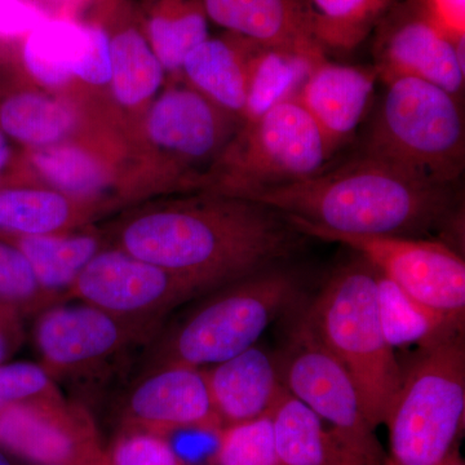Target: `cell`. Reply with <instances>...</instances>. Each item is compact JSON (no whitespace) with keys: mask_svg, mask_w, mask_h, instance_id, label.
<instances>
[{"mask_svg":"<svg viewBox=\"0 0 465 465\" xmlns=\"http://www.w3.org/2000/svg\"><path fill=\"white\" fill-rule=\"evenodd\" d=\"M304 237L273 208L215 191L139 211L115 235L118 249L211 291L287 258Z\"/></svg>","mask_w":465,"mask_h":465,"instance_id":"cell-1","label":"cell"},{"mask_svg":"<svg viewBox=\"0 0 465 465\" xmlns=\"http://www.w3.org/2000/svg\"><path fill=\"white\" fill-rule=\"evenodd\" d=\"M225 194L329 231L412 238L445 224L454 204L451 186L366 154L302 182Z\"/></svg>","mask_w":465,"mask_h":465,"instance_id":"cell-2","label":"cell"},{"mask_svg":"<svg viewBox=\"0 0 465 465\" xmlns=\"http://www.w3.org/2000/svg\"><path fill=\"white\" fill-rule=\"evenodd\" d=\"M304 317L351 375L370 428L385 424L403 371L382 332L375 269L366 260L341 269Z\"/></svg>","mask_w":465,"mask_h":465,"instance_id":"cell-3","label":"cell"},{"mask_svg":"<svg viewBox=\"0 0 465 465\" xmlns=\"http://www.w3.org/2000/svg\"><path fill=\"white\" fill-rule=\"evenodd\" d=\"M295 275L266 268L224 284L182 322L153 339L146 371L163 366L201 369L256 345L269 324L299 295Z\"/></svg>","mask_w":465,"mask_h":465,"instance_id":"cell-4","label":"cell"},{"mask_svg":"<svg viewBox=\"0 0 465 465\" xmlns=\"http://www.w3.org/2000/svg\"><path fill=\"white\" fill-rule=\"evenodd\" d=\"M465 416L464 330L421 348L385 424L390 455L384 465H442L458 450Z\"/></svg>","mask_w":465,"mask_h":465,"instance_id":"cell-5","label":"cell"},{"mask_svg":"<svg viewBox=\"0 0 465 465\" xmlns=\"http://www.w3.org/2000/svg\"><path fill=\"white\" fill-rule=\"evenodd\" d=\"M365 145V154L449 185L465 164L464 115L460 100L423 79L388 82Z\"/></svg>","mask_w":465,"mask_h":465,"instance_id":"cell-6","label":"cell"},{"mask_svg":"<svg viewBox=\"0 0 465 465\" xmlns=\"http://www.w3.org/2000/svg\"><path fill=\"white\" fill-rule=\"evenodd\" d=\"M336 150L296 100L243 124L216 168L213 189L234 193L302 182L326 170Z\"/></svg>","mask_w":465,"mask_h":465,"instance_id":"cell-7","label":"cell"},{"mask_svg":"<svg viewBox=\"0 0 465 465\" xmlns=\"http://www.w3.org/2000/svg\"><path fill=\"white\" fill-rule=\"evenodd\" d=\"M284 217L305 237L339 242L357 251L416 302L464 323L465 262L449 244L412 237L347 234Z\"/></svg>","mask_w":465,"mask_h":465,"instance_id":"cell-8","label":"cell"},{"mask_svg":"<svg viewBox=\"0 0 465 465\" xmlns=\"http://www.w3.org/2000/svg\"><path fill=\"white\" fill-rule=\"evenodd\" d=\"M207 292L211 290L197 281L114 247L101 250L88 262L67 290L66 299L161 331L171 311Z\"/></svg>","mask_w":465,"mask_h":465,"instance_id":"cell-9","label":"cell"},{"mask_svg":"<svg viewBox=\"0 0 465 465\" xmlns=\"http://www.w3.org/2000/svg\"><path fill=\"white\" fill-rule=\"evenodd\" d=\"M157 330L105 313L88 304L52 305L41 312L34 341L41 365L56 381L96 378L131 348L152 342Z\"/></svg>","mask_w":465,"mask_h":465,"instance_id":"cell-10","label":"cell"},{"mask_svg":"<svg viewBox=\"0 0 465 465\" xmlns=\"http://www.w3.org/2000/svg\"><path fill=\"white\" fill-rule=\"evenodd\" d=\"M280 367L283 387L327 421L339 439L353 448L381 451L367 424L356 385L305 317L293 330Z\"/></svg>","mask_w":465,"mask_h":465,"instance_id":"cell-11","label":"cell"},{"mask_svg":"<svg viewBox=\"0 0 465 465\" xmlns=\"http://www.w3.org/2000/svg\"><path fill=\"white\" fill-rule=\"evenodd\" d=\"M374 32V69L385 84L405 76L423 79L460 100L465 36L452 41L420 0H399Z\"/></svg>","mask_w":465,"mask_h":465,"instance_id":"cell-12","label":"cell"},{"mask_svg":"<svg viewBox=\"0 0 465 465\" xmlns=\"http://www.w3.org/2000/svg\"><path fill=\"white\" fill-rule=\"evenodd\" d=\"M243 121L225 112L192 85L170 88L154 101L146 116V133L166 154L168 167L194 185H207L192 173L215 167L240 133Z\"/></svg>","mask_w":465,"mask_h":465,"instance_id":"cell-13","label":"cell"},{"mask_svg":"<svg viewBox=\"0 0 465 465\" xmlns=\"http://www.w3.org/2000/svg\"><path fill=\"white\" fill-rule=\"evenodd\" d=\"M0 449L38 465H99L108 454L87 409L64 397L3 409Z\"/></svg>","mask_w":465,"mask_h":465,"instance_id":"cell-14","label":"cell"},{"mask_svg":"<svg viewBox=\"0 0 465 465\" xmlns=\"http://www.w3.org/2000/svg\"><path fill=\"white\" fill-rule=\"evenodd\" d=\"M124 420L125 430L163 437L183 430L219 433L223 428L203 370L189 366L148 370L128 391Z\"/></svg>","mask_w":465,"mask_h":465,"instance_id":"cell-15","label":"cell"},{"mask_svg":"<svg viewBox=\"0 0 465 465\" xmlns=\"http://www.w3.org/2000/svg\"><path fill=\"white\" fill-rule=\"evenodd\" d=\"M108 33L100 24L48 18L23 38L24 66L36 82L60 87L73 76L87 81L105 60Z\"/></svg>","mask_w":465,"mask_h":465,"instance_id":"cell-16","label":"cell"},{"mask_svg":"<svg viewBox=\"0 0 465 465\" xmlns=\"http://www.w3.org/2000/svg\"><path fill=\"white\" fill-rule=\"evenodd\" d=\"M378 78L375 69L341 65L324 58L312 70L296 101L336 150L356 133Z\"/></svg>","mask_w":465,"mask_h":465,"instance_id":"cell-17","label":"cell"},{"mask_svg":"<svg viewBox=\"0 0 465 465\" xmlns=\"http://www.w3.org/2000/svg\"><path fill=\"white\" fill-rule=\"evenodd\" d=\"M208 20L262 47L326 58L309 21L308 0H203Z\"/></svg>","mask_w":465,"mask_h":465,"instance_id":"cell-18","label":"cell"},{"mask_svg":"<svg viewBox=\"0 0 465 465\" xmlns=\"http://www.w3.org/2000/svg\"><path fill=\"white\" fill-rule=\"evenodd\" d=\"M204 375L223 427L269 414L284 390L278 363L256 345L213 365Z\"/></svg>","mask_w":465,"mask_h":465,"instance_id":"cell-19","label":"cell"},{"mask_svg":"<svg viewBox=\"0 0 465 465\" xmlns=\"http://www.w3.org/2000/svg\"><path fill=\"white\" fill-rule=\"evenodd\" d=\"M260 47L234 33L208 36L185 58L182 73L194 90L243 121L251 67Z\"/></svg>","mask_w":465,"mask_h":465,"instance_id":"cell-20","label":"cell"},{"mask_svg":"<svg viewBox=\"0 0 465 465\" xmlns=\"http://www.w3.org/2000/svg\"><path fill=\"white\" fill-rule=\"evenodd\" d=\"M96 204L73 200L54 189L0 191V237H26L65 232L87 223Z\"/></svg>","mask_w":465,"mask_h":465,"instance_id":"cell-21","label":"cell"},{"mask_svg":"<svg viewBox=\"0 0 465 465\" xmlns=\"http://www.w3.org/2000/svg\"><path fill=\"white\" fill-rule=\"evenodd\" d=\"M275 454L281 465H333L342 440L323 420L284 388L269 411Z\"/></svg>","mask_w":465,"mask_h":465,"instance_id":"cell-22","label":"cell"},{"mask_svg":"<svg viewBox=\"0 0 465 465\" xmlns=\"http://www.w3.org/2000/svg\"><path fill=\"white\" fill-rule=\"evenodd\" d=\"M14 244L32 266L36 281L48 292L66 300L69 287L97 253L103 242L96 232L0 237Z\"/></svg>","mask_w":465,"mask_h":465,"instance_id":"cell-23","label":"cell"},{"mask_svg":"<svg viewBox=\"0 0 465 465\" xmlns=\"http://www.w3.org/2000/svg\"><path fill=\"white\" fill-rule=\"evenodd\" d=\"M203 0H150L143 34L164 72H182L183 61L208 38Z\"/></svg>","mask_w":465,"mask_h":465,"instance_id":"cell-24","label":"cell"},{"mask_svg":"<svg viewBox=\"0 0 465 465\" xmlns=\"http://www.w3.org/2000/svg\"><path fill=\"white\" fill-rule=\"evenodd\" d=\"M108 30V29H106ZM112 54L113 94L127 108L143 105L155 96L164 79L163 66L142 29L122 24L108 30Z\"/></svg>","mask_w":465,"mask_h":465,"instance_id":"cell-25","label":"cell"},{"mask_svg":"<svg viewBox=\"0 0 465 465\" xmlns=\"http://www.w3.org/2000/svg\"><path fill=\"white\" fill-rule=\"evenodd\" d=\"M376 272L379 317L382 332L391 348L418 345L425 348L457 330L464 323L454 322L448 317L416 302L396 283Z\"/></svg>","mask_w":465,"mask_h":465,"instance_id":"cell-26","label":"cell"},{"mask_svg":"<svg viewBox=\"0 0 465 465\" xmlns=\"http://www.w3.org/2000/svg\"><path fill=\"white\" fill-rule=\"evenodd\" d=\"M322 60L262 45L251 67L243 124L255 121L278 104L296 100L312 70Z\"/></svg>","mask_w":465,"mask_h":465,"instance_id":"cell-27","label":"cell"},{"mask_svg":"<svg viewBox=\"0 0 465 465\" xmlns=\"http://www.w3.org/2000/svg\"><path fill=\"white\" fill-rule=\"evenodd\" d=\"M399 0H308L312 33L323 51H353Z\"/></svg>","mask_w":465,"mask_h":465,"instance_id":"cell-28","label":"cell"},{"mask_svg":"<svg viewBox=\"0 0 465 465\" xmlns=\"http://www.w3.org/2000/svg\"><path fill=\"white\" fill-rule=\"evenodd\" d=\"M74 127L72 110L45 94L17 92L0 103V130L34 149L60 143Z\"/></svg>","mask_w":465,"mask_h":465,"instance_id":"cell-29","label":"cell"},{"mask_svg":"<svg viewBox=\"0 0 465 465\" xmlns=\"http://www.w3.org/2000/svg\"><path fill=\"white\" fill-rule=\"evenodd\" d=\"M30 159L34 170L54 191L73 200L96 204L110 183L105 164L79 146L60 143L34 149Z\"/></svg>","mask_w":465,"mask_h":465,"instance_id":"cell-30","label":"cell"},{"mask_svg":"<svg viewBox=\"0 0 465 465\" xmlns=\"http://www.w3.org/2000/svg\"><path fill=\"white\" fill-rule=\"evenodd\" d=\"M0 302L20 314H32L60 304L63 299L43 289L17 247L0 240Z\"/></svg>","mask_w":465,"mask_h":465,"instance_id":"cell-31","label":"cell"},{"mask_svg":"<svg viewBox=\"0 0 465 465\" xmlns=\"http://www.w3.org/2000/svg\"><path fill=\"white\" fill-rule=\"evenodd\" d=\"M217 436V465H281L269 414L225 425Z\"/></svg>","mask_w":465,"mask_h":465,"instance_id":"cell-32","label":"cell"},{"mask_svg":"<svg viewBox=\"0 0 465 465\" xmlns=\"http://www.w3.org/2000/svg\"><path fill=\"white\" fill-rule=\"evenodd\" d=\"M56 381L42 365L32 362L0 363V411L29 401L60 399Z\"/></svg>","mask_w":465,"mask_h":465,"instance_id":"cell-33","label":"cell"},{"mask_svg":"<svg viewBox=\"0 0 465 465\" xmlns=\"http://www.w3.org/2000/svg\"><path fill=\"white\" fill-rule=\"evenodd\" d=\"M106 451L114 465H185L166 437L140 430H125Z\"/></svg>","mask_w":465,"mask_h":465,"instance_id":"cell-34","label":"cell"},{"mask_svg":"<svg viewBox=\"0 0 465 465\" xmlns=\"http://www.w3.org/2000/svg\"><path fill=\"white\" fill-rule=\"evenodd\" d=\"M48 18L34 0H0V38H24Z\"/></svg>","mask_w":465,"mask_h":465,"instance_id":"cell-35","label":"cell"},{"mask_svg":"<svg viewBox=\"0 0 465 465\" xmlns=\"http://www.w3.org/2000/svg\"><path fill=\"white\" fill-rule=\"evenodd\" d=\"M437 25L452 41L465 36V0H420Z\"/></svg>","mask_w":465,"mask_h":465,"instance_id":"cell-36","label":"cell"},{"mask_svg":"<svg viewBox=\"0 0 465 465\" xmlns=\"http://www.w3.org/2000/svg\"><path fill=\"white\" fill-rule=\"evenodd\" d=\"M23 341V331L0 326V363L5 362Z\"/></svg>","mask_w":465,"mask_h":465,"instance_id":"cell-37","label":"cell"},{"mask_svg":"<svg viewBox=\"0 0 465 465\" xmlns=\"http://www.w3.org/2000/svg\"><path fill=\"white\" fill-rule=\"evenodd\" d=\"M20 316L21 314L18 313L16 309L0 302V326L16 330V331H23V329H21Z\"/></svg>","mask_w":465,"mask_h":465,"instance_id":"cell-38","label":"cell"},{"mask_svg":"<svg viewBox=\"0 0 465 465\" xmlns=\"http://www.w3.org/2000/svg\"><path fill=\"white\" fill-rule=\"evenodd\" d=\"M12 148L8 143V136L0 130V173L11 164Z\"/></svg>","mask_w":465,"mask_h":465,"instance_id":"cell-39","label":"cell"},{"mask_svg":"<svg viewBox=\"0 0 465 465\" xmlns=\"http://www.w3.org/2000/svg\"><path fill=\"white\" fill-rule=\"evenodd\" d=\"M34 2H35V0H34ZM41 2L54 5V7L70 8L76 7V5H82V3L87 2V0H41Z\"/></svg>","mask_w":465,"mask_h":465,"instance_id":"cell-40","label":"cell"},{"mask_svg":"<svg viewBox=\"0 0 465 465\" xmlns=\"http://www.w3.org/2000/svg\"><path fill=\"white\" fill-rule=\"evenodd\" d=\"M442 465H465L463 459H461L460 454H459L458 450H455L451 455H450L448 460L445 461Z\"/></svg>","mask_w":465,"mask_h":465,"instance_id":"cell-41","label":"cell"},{"mask_svg":"<svg viewBox=\"0 0 465 465\" xmlns=\"http://www.w3.org/2000/svg\"><path fill=\"white\" fill-rule=\"evenodd\" d=\"M0 465H12L11 461H9L2 452H0Z\"/></svg>","mask_w":465,"mask_h":465,"instance_id":"cell-42","label":"cell"},{"mask_svg":"<svg viewBox=\"0 0 465 465\" xmlns=\"http://www.w3.org/2000/svg\"><path fill=\"white\" fill-rule=\"evenodd\" d=\"M106 452H108V451H106ZM99 465H114V464H113L112 461H110L108 454H106V458L104 459V460L101 461V463Z\"/></svg>","mask_w":465,"mask_h":465,"instance_id":"cell-43","label":"cell"},{"mask_svg":"<svg viewBox=\"0 0 465 465\" xmlns=\"http://www.w3.org/2000/svg\"><path fill=\"white\" fill-rule=\"evenodd\" d=\"M5 182H3L2 173H0V191H2V189H5Z\"/></svg>","mask_w":465,"mask_h":465,"instance_id":"cell-44","label":"cell"}]
</instances>
